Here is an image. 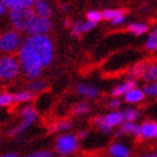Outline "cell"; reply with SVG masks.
<instances>
[{
	"instance_id": "1",
	"label": "cell",
	"mask_w": 157,
	"mask_h": 157,
	"mask_svg": "<svg viewBox=\"0 0 157 157\" xmlns=\"http://www.w3.org/2000/svg\"><path fill=\"white\" fill-rule=\"evenodd\" d=\"M18 61L25 75L36 78L41 68L53 59V43L47 35H30L18 50Z\"/></svg>"
},
{
	"instance_id": "2",
	"label": "cell",
	"mask_w": 157,
	"mask_h": 157,
	"mask_svg": "<svg viewBox=\"0 0 157 157\" xmlns=\"http://www.w3.org/2000/svg\"><path fill=\"white\" fill-rule=\"evenodd\" d=\"M22 47V37L17 30H6L0 34V53L13 54Z\"/></svg>"
},
{
	"instance_id": "3",
	"label": "cell",
	"mask_w": 157,
	"mask_h": 157,
	"mask_svg": "<svg viewBox=\"0 0 157 157\" xmlns=\"http://www.w3.org/2000/svg\"><path fill=\"white\" fill-rule=\"evenodd\" d=\"M36 17V13L32 8L17 9L9 12V21L17 31H27L32 19Z\"/></svg>"
},
{
	"instance_id": "4",
	"label": "cell",
	"mask_w": 157,
	"mask_h": 157,
	"mask_svg": "<svg viewBox=\"0 0 157 157\" xmlns=\"http://www.w3.org/2000/svg\"><path fill=\"white\" fill-rule=\"evenodd\" d=\"M19 64L18 58L13 54H5L0 57V78L2 80H13L19 75Z\"/></svg>"
},
{
	"instance_id": "5",
	"label": "cell",
	"mask_w": 157,
	"mask_h": 157,
	"mask_svg": "<svg viewBox=\"0 0 157 157\" xmlns=\"http://www.w3.org/2000/svg\"><path fill=\"white\" fill-rule=\"evenodd\" d=\"M50 29H52L50 18L49 17H41V16L36 14V17L32 19L27 32L31 35H45L47 32L50 31Z\"/></svg>"
},
{
	"instance_id": "6",
	"label": "cell",
	"mask_w": 157,
	"mask_h": 157,
	"mask_svg": "<svg viewBox=\"0 0 157 157\" xmlns=\"http://www.w3.org/2000/svg\"><path fill=\"white\" fill-rule=\"evenodd\" d=\"M124 119H125V117H124V113L113 112V113L107 115L106 117H98L95 120V124L103 130V132H109V128L121 124Z\"/></svg>"
},
{
	"instance_id": "7",
	"label": "cell",
	"mask_w": 157,
	"mask_h": 157,
	"mask_svg": "<svg viewBox=\"0 0 157 157\" xmlns=\"http://www.w3.org/2000/svg\"><path fill=\"white\" fill-rule=\"evenodd\" d=\"M56 148L59 153H72L77 148V138L75 135H62L57 139Z\"/></svg>"
},
{
	"instance_id": "8",
	"label": "cell",
	"mask_w": 157,
	"mask_h": 157,
	"mask_svg": "<svg viewBox=\"0 0 157 157\" xmlns=\"http://www.w3.org/2000/svg\"><path fill=\"white\" fill-rule=\"evenodd\" d=\"M22 116L25 117V121H23L22 124H19V125H18L16 129H13L12 132L9 133V135H16V134H18V133H22L23 130H26V128H27L30 124L34 122L35 117H36V112H35L34 107H31V106L25 107V108L22 109Z\"/></svg>"
},
{
	"instance_id": "9",
	"label": "cell",
	"mask_w": 157,
	"mask_h": 157,
	"mask_svg": "<svg viewBox=\"0 0 157 157\" xmlns=\"http://www.w3.org/2000/svg\"><path fill=\"white\" fill-rule=\"evenodd\" d=\"M103 19L111 22L112 25H120L125 19V10L124 9H106L102 12Z\"/></svg>"
},
{
	"instance_id": "10",
	"label": "cell",
	"mask_w": 157,
	"mask_h": 157,
	"mask_svg": "<svg viewBox=\"0 0 157 157\" xmlns=\"http://www.w3.org/2000/svg\"><path fill=\"white\" fill-rule=\"evenodd\" d=\"M3 5L9 10H17V9H26L34 6L35 0H0Z\"/></svg>"
},
{
	"instance_id": "11",
	"label": "cell",
	"mask_w": 157,
	"mask_h": 157,
	"mask_svg": "<svg viewBox=\"0 0 157 157\" xmlns=\"http://www.w3.org/2000/svg\"><path fill=\"white\" fill-rule=\"evenodd\" d=\"M142 138H157V122L147 121L140 126V135Z\"/></svg>"
},
{
	"instance_id": "12",
	"label": "cell",
	"mask_w": 157,
	"mask_h": 157,
	"mask_svg": "<svg viewBox=\"0 0 157 157\" xmlns=\"http://www.w3.org/2000/svg\"><path fill=\"white\" fill-rule=\"evenodd\" d=\"M95 25L97 23H93V22H90V21H85V22L76 21V22L72 23V27H71V30H72V35L78 36L80 34H82V32H88L91 29H94Z\"/></svg>"
},
{
	"instance_id": "13",
	"label": "cell",
	"mask_w": 157,
	"mask_h": 157,
	"mask_svg": "<svg viewBox=\"0 0 157 157\" xmlns=\"http://www.w3.org/2000/svg\"><path fill=\"white\" fill-rule=\"evenodd\" d=\"M34 10L37 16L41 17H50L52 16V6L45 0H35Z\"/></svg>"
},
{
	"instance_id": "14",
	"label": "cell",
	"mask_w": 157,
	"mask_h": 157,
	"mask_svg": "<svg viewBox=\"0 0 157 157\" xmlns=\"http://www.w3.org/2000/svg\"><path fill=\"white\" fill-rule=\"evenodd\" d=\"M134 86H135V82H134L133 80H129V81H126L125 84L119 85L117 88H115V89L112 90V95H115V97L122 95V94L128 93V91H130L132 89H134Z\"/></svg>"
},
{
	"instance_id": "15",
	"label": "cell",
	"mask_w": 157,
	"mask_h": 157,
	"mask_svg": "<svg viewBox=\"0 0 157 157\" xmlns=\"http://www.w3.org/2000/svg\"><path fill=\"white\" fill-rule=\"evenodd\" d=\"M76 89H77V91H78L80 94H82V95H85V97H89V98L95 97V95L98 94V89L94 88V86H91V85L78 84Z\"/></svg>"
},
{
	"instance_id": "16",
	"label": "cell",
	"mask_w": 157,
	"mask_h": 157,
	"mask_svg": "<svg viewBox=\"0 0 157 157\" xmlns=\"http://www.w3.org/2000/svg\"><path fill=\"white\" fill-rule=\"evenodd\" d=\"M144 98V93L142 90L138 89H132L130 91H128L126 95H125V101L129 103H135V102H139Z\"/></svg>"
},
{
	"instance_id": "17",
	"label": "cell",
	"mask_w": 157,
	"mask_h": 157,
	"mask_svg": "<svg viewBox=\"0 0 157 157\" xmlns=\"http://www.w3.org/2000/svg\"><path fill=\"white\" fill-rule=\"evenodd\" d=\"M109 153L115 156V157H128L129 156V152L125 147H122L120 144H113L109 148Z\"/></svg>"
},
{
	"instance_id": "18",
	"label": "cell",
	"mask_w": 157,
	"mask_h": 157,
	"mask_svg": "<svg viewBox=\"0 0 157 157\" xmlns=\"http://www.w3.org/2000/svg\"><path fill=\"white\" fill-rule=\"evenodd\" d=\"M128 31H130L134 35H142L148 31V27L147 25H143V23H132L128 26Z\"/></svg>"
},
{
	"instance_id": "19",
	"label": "cell",
	"mask_w": 157,
	"mask_h": 157,
	"mask_svg": "<svg viewBox=\"0 0 157 157\" xmlns=\"http://www.w3.org/2000/svg\"><path fill=\"white\" fill-rule=\"evenodd\" d=\"M121 133H130V134H136L140 135V126H136L133 122H125L121 126Z\"/></svg>"
},
{
	"instance_id": "20",
	"label": "cell",
	"mask_w": 157,
	"mask_h": 157,
	"mask_svg": "<svg viewBox=\"0 0 157 157\" xmlns=\"http://www.w3.org/2000/svg\"><path fill=\"white\" fill-rule=\"evenodd\" d=\"M143 77H144L146 81H157V63L151 64V66L147 68Z\"/></svg>"
},
{
	"instance_id": "21",
	"label": "cell",
	"mask_w": 157,
	"mask_h": 157,
	"mask_svg": "<svg viewBox=\"0 0 157 157\" xmlns=\"http://www.w3.org/2000/svg\"><path fill=\"white\" fill-rule=\"evenodd\" d=\"M146 48L148 50H152V52L157 50V30L151 32V35H149L148 40L146 43Z\"/></svg>"
},
{
	"instance_id": "22",
	"label": "cell",
	"mask_w": 157,
	"mask_h": 157,
	"mask_svg": "<svg viewBox=\"0 0 157 157\" xmlns=\"http://www.w3.org/2000/svg\"><path fill=\"white\" fill-rule=\"evenodd\" d=\"M148 66H147V62H140L138 63L136 66L134 67V71H133V74L135 77H140V76H144L146 74V71H147Z\"/></svg>"
},
{
	"instance_id": "23",
	"label": "cell",
	"mask_w": 157,
	"mask_h": 157,
	"mask_svg": "<svg viewBox=\"0 0 157 157\" xmlns=\"http://www.w3.org/2000/svg\"><path fill=\"white\" fill-rule=\"evenodd\" d=\"M32 98H34V95L30 91H23V93H18L13 95L14 102H26V101H31Z\"/></svg>"
},
{
	"instance_id": "24",
	"label": "cell",
	"mask_w": 157,
	"mask_h": 157,
	"mask_svg": "<svg viewBox=\"0 0 157 157\" xmlns=\"http://www.w3.org/2000/svg\"><path fill=\"white\" fill-rule=\"evenodd\" d=\"M86 19H88V21H90V22H93V23H98L99 21H102V19H103V16H102L101 12L91 10V12H89L86 14Z\"/></svg>"
},
{
	"instance_id": "25",
	"label": "cell",
	"mask_w": 157,
	"mask_h": 157,
	"mask_svg": "<svg viewBox=\"0 0 157 157\" xmlns=\"http://www.w3.org/2000/svg\"><path fill=\"white\" fill-rule=\"evenodd\" d=\"M12 102H14L13 95L8 93H3L0 94V107H5V106H10Z\"/></svg>"
},
{
	"instance_id": "26",
	"label": "cell",
	"mask_w": 157,
	"mask_h": 157,
	"mask_svg": "<svg viewBox=\"0 0 157 157\" xmlns=\"http://www.w3.org/2000/svg\"><path fill=\"white\" fill-rule=\"evenodd\" d=\"M124 117L128 120V121H134V120H136L139 117V112L136 109H126L125 112H124Z\"/></svg>"
},
{
	"instance_id": "27",
	"label": "cell",
	"mask_w": 157,
	"mask_h": 157,
	"mask_svg": "<svg viewBox=\"0 0 157 157\" xmlns=\"http://www.w3.org/2000/svg\"><path fill=\"white\" fill-rule=\"evenodd\" d=\"M144 93L149 97H157V82L149 84L147 86H144Z\"/></svg>"
},
{
	"instance_id": "28",
	"label": "cell",
	"mask_w": 157,
	"mask_h": 157,
	"mask_svg": "<svg viewBox=\"0 0 157 157\" xmlns=\"http://www.w3.org/2000/svg\"><path fill=\"white\" fill-rule=\"evenodd\" d=\"M45 86V82L44 81H35L30 85V89L32 91H39V90H43Z\"/></svg>"
},
{
	"instance_id": "29",
	"label": "cell",
	"mask_w": 157,
	"mask_h": 157,
	"mask_svg": "<svg viewBox=\"0 0 157 157\" xmlns=\"http://www.w3.org/2000/svg\"><path fill=\"white\" fill-rule=\"evenodd\" d=\"M89 111V107L86 106V104H78V106H76L74 108V113L78 115V113H84V112H88Z\"/></svg>"
},
{
	"instance_id": "30",
	"label": "cell",
	"mask_w": 157,
	"mask_h": 157,
	"mask_svg": "<svg viewBox=\"0 0 157 157\" xmlns=\"http://www.w3.org/2000/svg\"><path fill=\"white\" fill-rule=\"evenodd\" d=\"M27 157H52V153L47 152V151H43V152H35L32 155H29Z\"/></svg>"
},
{
	"instance_id": "31",
	"label": "cell",
	"mask_w": 157,
	"mask_h": 157,
	"mask_svg": "<svg viewBox=\"0 0 157 157\" xmlns=\"http://www.w3.org/2000/svg\"><path fill=\"white\" fill-rule=\"evenodd\" d=\"M68 128H70V124L66 122V121H62L59 124H57L54 130H64V129H68Z\"/></svg>"
},
{
	"instance_id": "32",
	"label": "cell",
	"mask_w": 157,
	"mask_h": 157,
	"mask_svg": "<svg viewBox=\"0 0 157 157\" xmlns=\"http://www.w3.org/2000/svg\"><path fill=\"white\" fill-rule=\"evenodd\" d=\"M121 104V101L120 99H113L109 102V107H119Z\"/></svg>"
},
{
	"instance_id": "33",
	"label": "cell",
	"mask_w": 157,
	"mask_h": 157,
	"mask_svg": "<svg viewBox=\"0 0 157 157\" xmlns=\"http://www.w3.org/2000/svg\"><path fill=\"white\" fill-rule=\"evenodd\" d=\"M4 12H5V6L3 5V3L0 2V17H2L4 14Z\"/></svg>"
},
{
	"instance_id": "34",
	"label": "cell",
	"mask_w": 157,
	"mask_h": 157,
	"mask_svg": "<svg viewBox=\"0 0 157 157\" xmlns=\"http://www.w3.org/2000/svg\"><path fill=\"white\" fill-rule=\"evenodd\" d=\"M2 157H17V155L16 153H8V155H4Z\"/></svg>"
},
{
	"instance_id": "35",
	"label": "cell",
	"mask_w": 157,
	"mask_h": 157,
	"mask_svg": "<svg viewBox=\"0 0 157 157\" xmlns=\"http://www.w3.org/2000/svg\"><path fill=\"white\" fill-rule=\"evenodd\" d=\"M156 157H157V156H156Z\"/></svg>"
}]
</instances>
